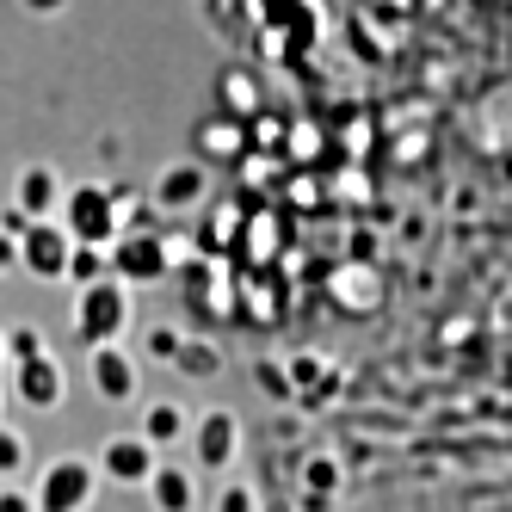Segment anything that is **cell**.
<instances>
[{
	"instance_id": "1",
	"label": "cell",
	"mask_w": 512,
	"mask_h": 512,
	"mask_svg": "<svg viewBox=\"0 0 512 512\" xmlns=\"http://www.w3.org/2000/svg\"><path fill=\"white\" fill-rule=\"evenodd\" d=\"M87 494H93V469L87 463H56L44 475V488H38V506L44 512H81Z\"/></svg>"
},
{
	"instance_id": "2",
	"label": "cell",
	"mask_w": 512,
	"mask_h": 512,
	"mask_svg": "<svg viewBox=\"0 0 512 512\" xmlns=\"http://www.w3.org/2000/svg\"><path fill=\"white\" fill-rule=\"evenodd\" d=\"M19 260L31 266V272H38V278H56L62 266H68V241L56 235V229H25V247H19Z\"/></svg>"
},
{
	"instance_id": "3",
	"label": "cell",
	"mask_w": 512,
	"mask_h": 512,
	"mask_svg": "<svg viewBox=\"0 0 512 512\" xmlns=\"http://www.w3.org/2000/svg\"><path fill=\"white\" fill-rule=\"evenodd\" d=\"M81 327H87V340H105L112 327H124V297L118 290H93L87 309H81Z\"/></svg>"
},
{
	"instance_id": "4",
	"label": "cell",
	"mask_w": 512,
	"mask_h": 512,
	"mask_svg": "<svg viewBox=\"0 0 512 512\" xmlns=\"http://www.w3.org/2000/svg\"><path fill=\"white\" fill-rule=\"evenodd\" d=\"M19 395H25V401H38V408H50V401H56V371H50L44 358H25V377H19Z\"/></svg>"
},
{
	"instance_id": "5",
	"label": "cell",
	"mask_w": 512,
	"mask_h": 512,
	"mask_svg": "<svg viewBox=\"0 0 512 512\" xmlns=\"http://www.w3.org/2000/svg\"><path fill=\"white\" fill-rule=\"evenodd\" d=\"M50 198H56V179H50L44 167H31V173L19 179V210L38 216V210H50Z\"/></svg>"
},
{
	"instance_id": "6",
	"label": "cell",
	"mask_w": 512,
	"mask_h": 512,
	"mask_svg": "<svg viewBox=\"0 0 512 512\" xmlns=\"http://www.w3.org/2000/svg\"><path fill=\"white\" fill-rule=\"evenodd\" d=\"M93 377H99V389H112V395H124V389H130V364H124V358H112V352H99V364H93Z\"/></svg>"
},
{
	"instance_id": "7",
	"label": "cell",
	"mask_w": 512,
	"mask_h": 512,
	"mask_svg": "<svg viewBox=\"0 0 512 512\" xmlns=\"http://www.w3.org/2000/svg\"><path fill=\"white\" fill-rule=\"evenodd\" d=\"M105 463H112L118 475H142V469H149V451H142V445H112Z\"/></svg>"
},
{
	"instance_id": "8",
	"label": "cell",
	"mask_w": 512,
	"mask_h": 512,
	"mask_svg": "<svg viewBox=\"0 0 512 512\" xmlns=\"http://www.w3.org/2000/svg\"><path fill=\"white\" fill-rule=\"evenodd\" d=\"M155 500L179 512V506H186V482H179V475H161V482H155Z\"/></svg>"
},
{
	"instance_id": "9",
	"label": "cell",
	"mask_w": 512,
	"mask_h": 512,
	"mask_svg": "<svg viewBox=\"0 0 512 512\" xmlns=\"http://www.w3.org/2000/svg\"><path fill=\"white\" fill-rule=\"evenodd\" d=\"M223 451H229V426H223V420H210V426H204V457L216 463Z\"/></svg>"
},
{
	"instance_id": "10",
	"label": "cell",
	"mask_w": 512,
	"mask_h": 512,
	"mask_svg": "<svg viewBox=\"0 0 512 512\" xmlns=\"http://www.w3.org/2000/svg\"><path fill=\"white\" fill-rule=\"evenodd\" d=\"M19 463H25V445H19L13 432H0V475H13Z\"/></svg>"
},
{
	"instance_id": "11",
	"label": "cell",
	"mask_w": 512,
	"mask_h": 512,
	"mask_svg": "<svg viewBox=\"0 0 512 512\" xmlns=\"http://www.w3.org/2000/svg\"><path fill=\"white\" fill-rule=\"evenodd\" d=\"M13 260H19V241H13V235H0V272H7Z\"/></svg>"
},
{
	"instance_id": "12",
	"label": "cell",
	"mask_w": 512,
	"mask_h": 512,
	"mask_svg": "<svg viewBox=\"0 0 512 512\" xmlns=\"http://www.w3.org/2000/svg\"><path fill=\"white\" fill-rule=\"evenodd\" d=\"M0 512H31V500L25 494H0Z\"/></svg>"
},
{
	"instance_id": "13",
	"label": "cell",
	"mask_w": 512,
	"mask_h": 512,
	"mask_svg": "<svg viewBox=\"0 0 512 512\" xmlns=\"http://www.w3.org/2000/svg\"><path fill=\"white\" fill-rule=\"evenodd\" d=\"M25 7H31V13H56V7H62V0H25Z\"/></svg>"
}]
</instances>
